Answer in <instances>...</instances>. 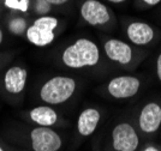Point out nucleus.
Wrapping results in <instances>:
<instances>
[{
	"instance_id": "obj_9",
	"label": "nucleus",
	"mask_w": 161,
	"mask_h": 151,
	"mask_svg": "<svg viewBox=\"0 0 161 151\" xmlns=\"http://www.w3.org/2000/svg\"><path fill=\"white\" fill-rule=\"evenodd\" d=\"M103 49L108 59L120 65H128L132 60V48L120 40H107L105 42Z\"/></svg>"
},
{
	"instance_id": "obj_12",
	"label": "nucleus",
	"mask_w": 161,
	"mask_h": 151,
	"mask_svg": "<svg viewBox=\"0 0 161 151\" xmlns=\"http://www.w3.org/2000/svg\"><path fill=\"white\" fill-rule=\"evenodd\" d=\"M100 112L96 108H87L82 111L77 119V131L80 136L88 137L95 132L100 121Z\"/></svg>"
},
{
	"instance_id": "obj_23",
	"label": "nucleus",
	"mask_w": 161,
	"mask_h": 151,
	"mask_svg": "<svg viewBox=\"0 0 161 151\" xmlns=\"http://www.w3.org/2000/svg\"><path fill=\"white\" fill-rule=\"evenodd\" d=\"M0 151H5V150H4V149H3V148H1V146H0Z\"/></svg>"
},
{
	"instance_id": "obj_6",
	"label": "nucleus",
	"mask_w": 161,
	"mask_h": 151,
	"mask_svg": "<svg viewBox=\"0 0 161 151\" xmlns=\"http://www.w3.org/2000/svg\"><path fill=\"white\" fill-rule=\"evenodd\" d=\"M141 88V80L135 76H118L107 84L108 94L118 100L130 99Z\"/></svg>"
},
{
	"instance_id": "obj_5",
	"label": "nucleus",
	"mask_w": 161,
	"mask_h": 151,
	"mask_svg": "<svg viewBox=\"0 0 161 151\" xmlns=\"http://www.w3.org/2000/svg\"><path fill=\"white\" fill-rule=\"evenodd\" d=\"M30 143L34 151H59L63 140L60 136L52 128L40 126L31 130Z\"/></svg>"
},
{
	"instance_id": "obj_8",
	"label": "nucleus",
	"mask_w": 161,
	"mask_h": 151,
	"mask_svg": "<svg viewBox=\"0 0 161 151\" xmlns=\"http://www.w3.org/2000/svg\"><path fill=\"white\" fill-rule=\"evenodd\" d=\"M83 19L90 25H102L109 20L107 7L97 0H87L80 7Z\"/></svg>"
},
{
	"instance_id": "obj_10",
	"label": "nucleus",
	"mask_w": 161,
	"mask_h": 151,
	"mask_svg": "<svg viewBox=\"0 0 161 151\" xmlns=\"http://www.w3.org/2000/svg\"><path fill=\"white\" fill-rule=\"evenodd\" d=\"M28 72L25 68L20 66H12L5 73L4 77V85L6 91L10 94L17 95L24 90L27 83Z\"/></svg>"
},
{
	"instance_id": "obj_17",
	"label": "nucleus",
	"mask_w": 161,
	"mask_h": 151,
	"mask_svg": "<svg viewBox=\"0 0 161 151\" xmlns=\"http://www.w3.org/2000/svg\"><path fill=\"white\" fill-rule=\"evenodd\" d=\"M156 74H158L159 80L161 82V53L158 57V60H156Z\"/></svg>"
},
{
	"instance_id": "obj_22",
	"label": "nucleus",
	"mask_w": 161,
	"mask_h": 151,
	"mask_svg": "<svg viewBox=\"0 0 161 151\" xmlns=\"http://www.w3.org/2000/svg\"><path fill=\"white\" fill-rule=\"evenodd\" d=\"M3 42V31H1V29H0V43Z\"/></svg>"
},
{
	"instance_id": "obj_19",
	"label": "nucleus",
	"mask_w": 161,
	"mask_h": 151,
	"mask_svg": "<svg viewBox=\"0 0 161 151\" xmlns=\"http://www.w3.org/2000/svg\"><path fill=\"white\" fill-rule=\"evenodd\" d=\"M143 1L148 5H150V6H154V5H158L161 0H143Z\"/></svg>"
},
{
	"instance_id": "obj_16",
	"label": "nucleus",
	"mask_w": 161,
	"mask_h": 151,
	"mask_svg": "<svg viewBox=\"0 0 161 151\" xmlns=\"http://www.w3.org/2000/svg\"><path fill=\"white\" fill-rule=\"evenodd\" d=\"M49 6H51V4L48 3L47 0H37V3H36V11L39 13H46L48 12Z\"/></svg>"
},
{
	"instance_id": "obj_1",
	"label": "nucleus",
	"mask_w": 161,
	"mask_h": 151,
	"mask_svg": "<svg viewBox=\"0 0 161 151\" xmlns=\"http://www.w3.org/2000/svg\"><path fill=\"white\" fill-rule=\"evenodd\" d=\"M100 59L99 48L93 41L80 39L74 45L69 46L63 52L61 60L64 65L70 68H82L87 66H95Z\"/></svg>"
},
{
	"instance_id": "obj_3",
	"label": "nucleus",
	"mask_w": 161,
	"mask_h": 151,
	"mask_svg": "<svg viewBox=\"0 0 161 151\" xmlns=\"http://www.w3.org/2000/svg\"><path fill=\"white\" fill-rule=\"evenodd\" d=\"M58 25L55 17L42 16L34 22V24L27 30V37L30 43L43 47L54 41V29Z\"/></svg>"
},
{
	"instance_id": "obj_21",
	"label": "nucleus",
	"mask_w": 161,
	"mask_h": 151,
	"mask_svg": "<svg viewBox=\"0 0 161 151\" xmlns=\"http://www.w3.org/2000/svg\"><path fill=\"white\" fill-rule=\"evenodd\" d=\"M108 1L114 3V4H118V3H123V1H125V0H108Z\"/></svg>"
},
{
	"instance_id": "obj_20",
	"label": "nucleus",
	"mask_w": 161,
	"mask_h": 151,
	"mask_svg": "<svg viewBox=\"0 0 161 151\" xmlns=\"http://www.w3.org/2000/svg\"><path fill=\"white\" fill-rule=\"evenodd\" d=\"M143 151H159L156 148H154V146H148V148H146Z\"/></svg>"
},
{
	"instance_id": "obj_14",
	"label": "nucleus",
	"mask_w": 161,
	"mask_h": 151,
	"mask_svg": "<svg viewBox=\"0 0 161 151\" xmlns=\"http://www.w3.org/2000/svg\"><path fill=\"white\" fill-rule=\"evenodd\" d=\"M5 6L12 10H19L22 12H27L29 0H5Z\"/></svg>"
},
{
	"instance_id": "obj_2",
	"label": "nucleus",
	"mask_w": 161,
	"mask_h": 151,
	"mask_svg": "<svg viewBox=\"0 0 161 151\" xmlns=\"http://www.w3.org/2000/svg\"><path fill=\"white\" fill-rule=\"evenodd\" d=\"M76 80L66 76H57L47 80L40 89V99L48 105H60L72 97Z\"/></svg>"
},
{
	"instance_id": "obj_13",
	"label": "nucleus",
	"mask_w": 161,
	"mask_h": 151,
	"mask_svg": "<svg viewBox=\"0 0 161 151\" xmlns=\"http://www.w3.org/2000/svg\"><path fill=\"white\" fill-rule=\"evenodd\" d=\"M29 116L35 124L45 127H49L57 124L58 121V114L55 113L53 108L47 107V105H39L35 107L30 111Z\"/></svg>"
},
{
	"instance_id": "obj_4",
	"label": "nucleus",
	"mask_w": 161,
	"mask_h": 151,
	"mask_svg": "<svg viewBox=\"0 0 161 151\" xmlns=\"http://www.w3.org/2000/svg\"><path fill=\"white\" fill-rule=\"evenodd\" d=\"M112 148L114 151H137L140 137L135 127L129 122H120L112 131Z\"/></svg>"
},
{
	"instance_id": "obj_15",
	"label": "nucleus",
	"mask_w": 161,
	"mask_h": 151,
	"mask_svg": "<svg viewBox=\"0 0 161 151\" xmlns=\"http://www.w3.org/2000/svg\"><path fill=\"white\" fill-rule=\"evenodd\" d=\"M10 28H11V31H14L16 34H20L25 29V22H24V19L17 18L10 23Z\"/></svg>"
},
{
	"instance_id": "obj_18",
	"label": "nucleus",
	"mask_w": 161,
	"mask_h": 151,
	"mask_svg": "<svg viewBox=\"0 0 161 151\" xmlns=\"http://www.w3.org/2000/svg\"><path fill=\"white\" fill-rule=\"evenodd\" d=\"M51 5H61V4H65L67 0H47Z\"/></svg>"
},
{
	"instance_id": "obj_7",
	"label": "nucleus",
	"mask_w": 161,
	"mask_h": 151,
	"mask_svg": "<svg viewBox=\"0 0 161 151\" xmlns=\"http://www.w3.org/2000/svg\"><path fill=\"white\" fill-rule=\"evenodd\" d=\"M161 126V105L149 102L144 105L138 115V127L144 134H153Z\"/></svg>"
},
{
	"instance_id": "obj_11",
	"label": "nucleus",
	"mask_w": 161,
	"mask_h": 151,
	"mask_svg": "<svg viewBox=\"0 0 161 151\" xmlns=\"http://www.w3.org/2000/svg\"><path fill=\"white\" fill-rule=\"evenodd\" d=\"M126 35L129 40L137 46H144L152 42L154 39V30L153 28L143 22H134L129 24L126 29Z\"/></svg>"
}]
</instances>
